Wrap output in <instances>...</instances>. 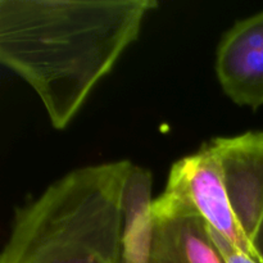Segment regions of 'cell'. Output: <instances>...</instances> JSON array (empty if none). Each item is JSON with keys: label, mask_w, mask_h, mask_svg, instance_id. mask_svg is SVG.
Returning a JSON list of instances; mask_svg holds the SVG:
<instances>
[{"label": "cell", "mask_w": 263, "mask_h": 263, "mask_svg": "<svg viewBox=\"0 0 263 263\" xmlns=\"http://www.w3.org/2000/svg\"><path fill=\"white\" fill-rule=\"evenodd\" d=\"M161 197L199 215L231 246L257 258L253 246L234 215L220 163L208 143L172 164Z\"/></svg>", "instance_id": "obj_3"}, {"label": "cell", "mask_w": 263, "mask_h": 263, "mask_svg": "<svg viewBox=\"0 0 263 263\" xmlns=\"http://www.w3.org/2000/svg\"><path fill=\"white\" fill-rule=\"evenodd\" d=\"M156 0H0V62L64 130L135 43Z\"/></svg>", "instance_id": "obj_1"}, {"label": "cell", "mask_w": 263, "mask_h": 263, "mask_svg": "<svg viewBox=\"0 0 263 263\" xmlns=\"http://www.w3.org/2000/svg\"><path fill=\"white\" fill-rule=\"evenodd\" d=\"M208 144L220 163L234 215L253 246L263 220V130L215 138Z\"/></svg>", "instance_id": "obj_4"}, {"label": "cell", "mask_w": 263, "mask_h": 263, "mask_svg": "<svg viewBox=\"0 0 263 263\" xmlns=\"http://www.w3.org/2000/svg\"><path fill=\"white\" fill-rule=\"evenodd\" d=\"M253 248L254 252H256L257 258L259 259L263 263V220L259 225L258 231H257L256 236L253 239Z\"/></svg>", "instance_id": "obj_9"}, {"label": "cell", "mask_w": 263, "mask_h": 263, "mask_svg": "<svg viewBox=\"0 0 263 263\" xmlns=\"http://www.w3.org/2000/svg\"><path fill=\"white\" fill-rule=\"evenodd\" d=\"M208 228H210V226H208ZM210 230L211 234H212L213 241H215L216 247H217V249L220 251L221 256H222L225 263H262L257 258H254L253 256H251V254L244 253V252L239 251L238 248L231 246L225 238H222L220 234L213 231L211 228Z\"/></svg>", "instance_id": "obj_8"}, {"label": "cell", "mask_w": 263, "mask_h": 263, "mask_svg": "<svg viewBox=\"0 0 263 263\" xmlns=\"http://www.w3.org/2000/svg\"><path fill=\"white\" fill-rule=\"evenodd\" d=\"M152 184V172L134 164L122 200V263H148L154 229Z\"/></svg>", "instance_id": "obj_7"}, {"label": "cell", "mask_w": 263, "mask_h": 263, "mask_svg": "<svg viewBox=\"0 0 263 263\" xmlns=\"http://www.w3.org/2000/svg\"><path fill=\"white\" fill-rule=\"evenodd\" d=\"M134 163L89 164L17 208L0 263H122V200Z\"/></svg>", "instance_id": "obj_2"}, {"label": "cell", "mask_w": 263, "mask_h": 263, "mask_svg": "<svg viewBox=\"0 0 263 263\" xmlns=\"http://www.w3.org/2000/svg\"><path fill=\"white\" fill-rule=\"evenodd\" d=\"M216 74L223 92L240 107L263 105V9L236 22L221 39Z\"/></svg>", "instance_id": "obj_5"}, {"label": "cell", "mask_w": 263, "mask_h": 263, "mask_svg": "<svg viewBox=\"0 0 263 263\" xmlns=\"http://www.w3.org/2000/svg\"><path fill=\"white\" fill-rule=\"evenodd\" d=\"M148 263H225L199 215L158 197Z\"/></svg>", "instance_id": "obj_6"}]
</instances>
